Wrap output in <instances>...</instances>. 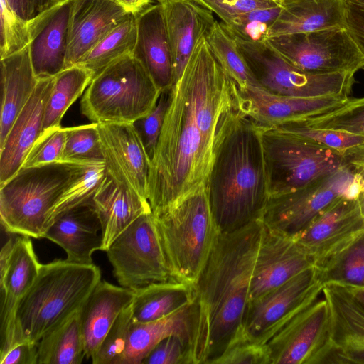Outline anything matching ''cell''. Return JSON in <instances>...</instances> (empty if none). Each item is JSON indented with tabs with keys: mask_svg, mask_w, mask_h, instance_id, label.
<instances>
[{
	"mask_svg": "<svg viewBox=\"0 0 364 364\" xmlns=\"http://www.w3.org/2000/svg\"><path fill=\"white\" fill-rule=\"evenodd\" d=\"M353 178L347 166L299 190L269 198L260 220L268 228L295 238L335 200L346 197Z\"/></svg>",
	"mask_w": 364,
	"mask_h": 364,
	"instance_id": "obj_13",
	"label": "cell"
},
{
	"mask_svg": "<svg viewBox=\"0 0 364 364\" xmlns=\"http://www.w3.org/2000/svg\"><path fill=\"white\" fill-rule=\"evenodd\" d=\"M269 198L306 186L347 166L343 153L274 128L262 127Z\"/></svg>",
	"mask_w": 364,
	"mask_h": 364,
	"instance_id": "obj_8",
	"label": "cell"
},
{
	"mask_svg": "<svg viewBox=\"0 0 364 364\" xmlns=\"http://www.w3.org/2000/svg\"><path fill=\"white\" fill-rule=\"evenodd\" d=\"M44 238L61 247L65 259L73 263L93 264L94 252L102 250L101 224L92 205L78 206L56 217Z\"/></svg>",
	"mask_w": 364,
	"mask_h": 364,
	"instance_id": "obj_26",
	"label": "cell"
},
{
	"mask_svg": "<svg viewBox=\"0 0 364 364\" xmlns=\"http://www.w3.org/2000/svg\"><path fill=\"white\" fill-rule=\"evenodd\" d=\"M281 9L279 5L252 10L223 23L236 38L248 42H262L268 38L269 28L279 16Z\"/></svg>",
	"mask_w": 364,
	"mask_h": 364,
	"instance_id": "obj_40",
	"label": "cell"
},
{
	"mask_svg": "<svg viewBox=\"0 0 364 364\" xmlns=\"http://www.w3.org/2000/svg\"><path fill=\"white\" fill-rule=\"evenodd\" d=\"M153 215L171 279L193 285L218 233L205 186Z\"/></svg>",
	"mask_w": 364,
	"mask_h": 364,
	"instance_id": "obj_5",
	"label": "cell"
},
{
	"mask_svg": "<svg viewBox=\"0 0 364 364\" xmlns=\"http://www.w3.org/2000/svg\"><path fill=\"white\" fill-rule=\"evenodd\" d=\"M92 78L89 70L77 65L65 68L55 75L45 109L42 133L60 126L65 113L84 93Z\"/></svg>",
	"mask_w": 364,
	"mask_h": 364,
	"instance_id": "obj_35",
	"label": "cell"
},
{
	"mask_svg": "<svg viewBox=\"0 0 364 364\" xmlns=\"http://www.w3.org/2000/svg\"><path fill=\"white\" fill-rule=\"evenodd\" d=\"M281 6L268 38L345 28V0H281Z\"/></svg>",
	"mask_w": 364,
	"mask_h": 364,
	"instance_id": "obj_29",
	"label": "cell"
},
{
	"mask_svg": "<svg viewBox=\"0 0 364 364\" xmlns=\"http://www.w3.org/2000/svg\"><path fill=\"white\" fill-rule=\"evenodd\" d=\"M136 18L137 36L132 55L161 91L169 89L174 85V70L162 4H150Z\"/></svg>",
	"mask_w": 364,
	"mask_h": 364,
	"instance_id": "obj_23",
	"label": "cell"
},
{
	"mask_svg": "<svg viewBox=\"0 0 364 364\" xmlns=\"http://www.w3.org/2000/svg\"><path fill=\"white\" fill-rule=\"evenodd\" d=\"M239 111L262 128H272L286 122L304 119L333 112L345 105L348 95L295 97L272 94L257 87L236 85Z\"/></svg>",
	"mask_w": 364,
	"mask_h": 364,
	"instance_id": "obj_17",
	"label": "cell"
},
{
	"mask_svg": "<svg viewBox=\"0 0 364 364\" xmlns=\"http://www.w3.org/2000/svg\"><path fill=\"white\" fill-rule=\"evenodd\" d=\"M85 357L79 311L38 343V364H80Z\"/></svg>",
	"mask_w": 364,
	"mask_h": 364,
	"instance_id": "obj_34",
	"label": "cell"
},
{
	"mask_svg": "<svg viewBox=\"0 0 364 364\" xmlns=\"http://www.w3.org/2000/svg\"><path fill=\"white\" fill-rule=\"evenodd\" d=\"M322 294L330 308L337 363L364 364V309L343 287L324 284Z\"/></svg>",
	"mask_w": 364,
	"mask_h": 364,
	"instance_id": "obj_25",
	"label": "cell"
},
{
	"mask_svg": "<svg viewBox=\"0 0 364 364\" xmlns=\"http://www.w3.org/2000/svg\"><path fill=\"white\" fill-rule=\"evenodd\" d=\"M344 27L364 53V0H345Z\"/></svg>",
	"mask_w": 364,
	"mask_h": 364,
	"instance_id": "obj_50",
	"label": "cell"
},
{
	"mask_svg": "<svg viewBox=\"0 0 364 364\" xmlns=\"http://www.w3.org/2000/svg\"><path fill=\"white\" fill-rule=\"evenodd\" d=\"M171 87L161 91L156 106L149 114L133 123L150 161L154 156L169 106Z\"/></svg>",
	"mask_w": 364,
	"mask_h": 364,
	"instance_id": "obj_46",
	"label": "cell"
},
{
	"mask_svg": "<svg viewBox=\"0 0 364 364\" xmlns=\"http://www.w3.org/2000/svg\"><path fill=\"white\" fill-rule=\"evenodd\" d=\"M272 128L316 144L335 149L343 154L364 144V135L341 130L309 127L301 119L286 122Z\"/></svg>",
	"mask_w": 364,
	"mask_h": 364,
	"instance_id": "obj_39",
	"label": "cell"
},
{
	"mask_svg": "<svg viewBox=\"0 0 364 364\" xmlns=\"http://www.w3.org/2000/svg\"><path fill=\"white\" fill-rule=\"evenodd\" d=\"M266 42L294 67L311 73H355L364 53L345 28L280 35Z\"/></svg>",
	"mask_w": 364,
	"mask_h": 364,
	"instance_id": "obj_11",
	"label": "cell"
},
{
	"mask_svg": "<svg viewBox=\"0 0 364 364\" xmlns=\"http://www.w3.org/2000/svg\"><path fill=\"white\" fill-rule=\"evenodd\" d=\"M161 92L141 62L129 54L93 77L80 110L93 123L133 124L152 111Z\"/></svg>",
	"mask_w": 364,
	"mask_h": 364,
	"instance_id": "obj_7",
	"label": "cell"
},
{
	"mask_svg": "<svg viewBox=\"0 0 364 364\" xmlns=\"http://www.w3.org/2000/svg\"><path fill=\"white\" fill-rule=\"evenodd\" d=\"M193 300L191 284L176 280L153 283L134 290L132 319L137 323L159 320L183 309Z\"/></svg>",
	"mask_w": 364,
	"mask_h": 364,
	"instance_id": "obj_32",
	"label": "cell"
},
{
	"mask_svg": "<svg viewBox=\"0 0 364 364\" xmlns=\"http://www.w3.org/2000/svg\"><path fill=\"white\" fill-rule=\"evenodd\" d=\"M73 1H60L28 21L30 57L38 79L65 69Z\"/></svg>",
	"mask_w": 364,
	"mask_h": 364,
	"instance_id": "obj_19",
	"label": "cell"
},
{
	"mask_svg": "<svg viewBox=\"0 0 364 364\" xmlns=\"http://www.w3.org/2000/svg\"><path fill=\"white\" fill-rule=\"evenodd\" d=\"M169 38L174 84L181 77L198 40L216 21L213 13L199 0H166L162 3Z\"/></svg>",
	"mask_w": 364,
	"mask_h": 364,
	"instance_id": "obj_24",
	"label": "cell"
},
{
	"mask_svg": "<svg viewBox=\"0 0 364 364\" xmlns=\"http://www.w3.org/2000/svg\"><path fill=\"white\" fill-rule=\"evenodd\" d=\"M201 133L192 72L186 65L171 95L149 176L152 213L205 186L213 160Z\"/></svg>",
	"mask_w": 364,
	"mask_h": 364,
	"instance_id": "obj_3",
	"label": "cell"
},
{
	"mask_svg": "<svg viewBox=\"0 0 364 364\" xmlns=\"http://www.w3.org/2000/svg\"><path fill=\"white\" fill-rule=\"evenodd\" d=\"M97 123L67 127L63 161L103 159Z\"/></svg>",
	"mask_w": 364,
	"mask_h": 364,
	"instance_id": "obj_43",
	"label": "cell"
},
{
	"mask_svg": "<svg viewBox=\"0 0 364 364\" xmlns=\"http://www.w3.org/2000/svg\"><path fill=\"white\" fill-rule=\"evenodd\" d=\"M105 175L106 166L103 159L85 161L78 175L49 211L48 228L60 214L78 206L92 205L93 196Z\"/></svg>",
	"mask_w": 364,
	"mask_h": 364,
	"instance_id": "obj_38",
	"label": "cell"
},
{
	"mask_svg": "<svg viewBox=\"0 0 364 364\" xmlns=\"http://www.w3.org/2000/svg\"><path fill=\"white\" fill-rule=\"evenodd\" d=\"M122 6L129 13L138 14L150 4L154 3L153 0H114Z\"/></svg>",
	"mask_w": 364,
	"mask_h": 364,
	"instance_id": "obj_54",
	"label": "cell"
},
{
	"mask_svg": "<svg viewBox=\"0 0 364 364\" xmlns=\"http://www.w3.org/2000/svg\"><path fill=\"white\" fill-rule=\"evenodd\" d=\"M137 36L136 15L130 14L77 63L94 76L112 63L132 54Z\"/></svg>",
	"mask_w": 364,
	"mask_h": 364,
	"instance_id": "obj_36",
	"label": "cell"
},
{
	"mask_svg": "<svg viewBox=\"0 0 364 364\" xmlns=\"http://www.w3.org/2000/svg\"><path fill=\"white\" fill-rule=\"evenodd\" d=\"M343 155L347 165L360 176L364 185V144L346 151ZM357 202L364 217V188L358 196Z\"/></svg>",
	"mask_w": 364,
	"mask_h": 364,
	"instance_id": "obj_53",
	"label": "cell"
},
{
	"mask_svg": "<svg viewBox=\"0 0 364 364\" xmlns=\"http://www.w3.org/2000/svg\"><path fill=\"white\" fill-rule=\"evenodd\" d=\"M67 127H57L43 132L28 153L21 168L63 161Z\"/></svg>",
	"mask_w": 364,
	"mask_h": 364,
	"instance_id": "obj_45",
	"label": "cell"
},
{
	"mask_svg": "<svg viewBox=\"0 0 364 364\" xmlns=\"http://www.w3.org/2000/svg\"><path fill=\"white\" fill-rule=\"evenodd\" d=\"M205 38L221 66L238 87L262 88L242 55L235 38L222 21H216Z\"/></svg>",
	"mask_w": 364,
	"mask_h": 364,
	"instance_id": "obj_37",
	"label": "cell"
},
{
	"mask_svg": "<svg viewBox=\"0 0 364 364\" xmlns=\"http://www.w3.org/2000/svg\"><path fill=\"white\" fill-rule=\"evenodd\" d=\"M205 189L218 233L259 219L267 203L262 127L239 109L218 139Z\"/></svg>",
	"mask_w": 364,
	"mask_h": 364,
	"instance_id": "obj_2",
	"label": "cell"
},
{
	"mask_svg": "<svg viewBox=\"0 0 364 364\" xmlns=\"http://www.w3.org/2000/svg\"><path fill=\"white\" fill-rule=\"evenodd\" d=\"M11 10L26 21L34 18L55 5L58 0H6Z\"/></svg>",
	"mask_w": 364,
	"mask_h": 364,
	"instance_id": "obj_52",
	"label": "cell"
},
{
	"mask_svg": "<svg viewBox=\"0 0 364 364\" xmlns=\"http://www.w3.org/2000/svg\"><path fill=\"white\" fill-rule=\"evenodd\" d=\"M363 229L364 217L357 200L342 196L331 203L295 239L316 263Z\"/></svg>",
	"mask_w": 364,
	"mask_h": 364,
	"instance_id": "obj_22",
	"label": "cell"
},
{
	"mask_svg": "<svg viewBox=\"0 0 364 364\" xmlns=\"http://www.w3.org/2000/svg\"><path fill=\"white\" fill-rule=\"evenodd\" d=\"M100 280V270L94 264L58 259L41 264L34 282L17 306L18 344L38 343L78 312Z\"/></svg>",
	"mask_w": 364,
	"mask_h": 364,
	"instance_id": "obj_4",
	"label": "cell"
},
{
	"mask_svg": "<svg viewBox=\"0 0 364 364\" xmlns=\"http://www.w3.org/2000/svg\"><path fill=\"white\" fill-rule=\"evenodd\" d=\"M263 225L252 270L249 301L262 296L315 265L314 259L294 237Z\"/></svg>",
	"mask_w": 364,
	"mask_h": 364,
	"instance_id": "obj_18",
	"label": "cell"
},
{
	"mask_svg": "<svg viewBox=\"0 0 364 364\" xmlns=\"http://www.w3.org/2000/svg\"><path fill=\"white\" fill-rule=\"evenodd\" d=\"M142 364H193L191 342L178 335H171L159 342Z\"/></svg>",
	"mask_w": 364,
	"mask_h": 364,
	"instance_id": "obj_47",
	"label": "cell"
},
{
	"mask_svg": "<svg viewBox=\"0 0 364 364\" xmlns=\"http://www.w3.org/2000/svg\"><path fill=\"white\" fill-rule=\"evenodd\" d=\"M54 77L39 79L33 95L0 146V186L21 168L28 153L41 136L45 109L53 89Z\"/></svg>",
	"mask_w": 364,
	"mask_h": 364,
	"instance_id": "obj_20",
	"label": "cell"
},
{
	"mask_svg": "<svg viewBox=\"0 0 364 364\" xmlns=\"http://www.w3.org/2000/svg\"><path fill=\"white\" fill-rule=\"evenodd\" d=\"M196 318V308L193 301L159 320L146 323L132 321L126 348L115 364H142L155 346L171 335L189 339L192 347Z\"/></svg>",
	"mask_w": 364,
	"mask_h": 364,
	"instance_id": "obj_31",
	"label": "cell"
},
{
	"mask_svg": "<svg viewBox=\"0 0 364 364\" xmlns=\"http://www.w3.org/2000/svg\"><path fill=\"white\" fill-rule=\"evenodd\" d=\"M82 161L21 168L0 186V219L11 234L44 237L49 211L80 173Z\"/></svg>",
	"mask_w": 364,
	"mask_h": 364,
	"instance_id": "obj_6",
	"label": "cell"
},
{
	"mask_svg": "<svg viewBox=\"0 0 364 364\" xmlns=\"http://www.w3.org/2000/svg\"><path fill=\"white\" fill-rule=\"evenodd\" d=\"M119 284L136 290L173 280L165 259L152 212L134 221L105 251Z\"/></svg>",
	"mask_w": 364,
	"mask_h": 364,
	"instance_id": "obj_12",
	"label": "cell"
},
{
	"mask_svg": "<svg viewBox=\"0 0 364 364\" xmlns=\"http://www.w3.org/2000/svg\"><path fill=\"white\" fill-rule=\"evenodd\" d=\"M58 1H62V0H58Z\"/></svg>",
	"mask_w": 364,
	"mask_h": 364,
	"instance_id": "obj_57",
	"label": "cell"
},
{
	"mask_svg": "<svg viewBox=\"0 0 364 364\" xmlns=\"http://www.w3.org/2000/svg\"><path fill=\"white\" fill-rule=\"evenodd\" d=\"M314 266L323 285L364 287V229L318 260Z\"/></svg>",
	"mask_w": 364,
	"mask_h": 364,
	"instance_id": "obj_33",
	"label": "cell"
},
{
	"mask_svg": "<svg viewBox=\"0 0 364 364\" xmlns=\"http://www.w3.org/2000/svg\"><path fill=\"white\" fill-rule=\"evenodd\" d=\"M263 226L259 218L233 232L218 233L193 284L197 315L193 364H215L240 333Z\"/></svg>",
	"mask_w": 364,
	"mask_h": 364,
	"instance_id": "obj_1",
	"label": "cell"
},
{
	"mask_svg": "<svg viewBox=\"0 0 364 364\" xmlns=\"http://www.w3.org/2000/svg\"><path fill=\"white\" fill-rule=\"evenodd\" d=\"M1 2L0 58L16 53L29 45L28 21L17 16L6 0Z\"/></svg>",
	"mask_w": 364,
	"mask_h": 364,
	"instance_id": "obj_44",
	"label": "cell"
},
{
	"mask_svg": "<svg viewBox=\"0 0 364 364\" xmlns=\"http://www.w3.org/2000/svg\"><path fill=\"white\" fill-rule=\"evenodd\" d=\"M224 23L252 10L281 5V0H199Z\"/></svg>",
	"mask_w": 364,
	"mask_h": 364,
	"instance_id": "obj_49",
	"label": "cell"
},
{
	"mask_svg": "<svg viewBox=\"0 0 364 364\" xmlns=\"http://www.w3.org/2000/svg\"><path fill=\"white\" fill-rule=\"evenodd\" d=\"M106 173L148 200L151 161L133 124L97 123Z\"/></svg>",
	"mask_w": 364,
	"mask_h": 364,
	"instance_id": "obj_16",
	"label": "cell"
},
{
	"mask_svg": "<svg viewBox=\"0 0 364 364\" xmlns=\"http://www.w3.org/2000/svg\"><path fill=\"white\" fill-rule=\"evenodd\" d=\"M265 345L270 364L337 363L327 300L317 299L284 319Z\"/></svg>",
	"mask_w": 364,
	"mask_h": 364,
	"instance_id": "obj_9",
	"label": "cell"
},
{
	"mask_svg": "<svg viewBox=\"0 0 364 364\" xmlns=\"http://www.w3.org/2000/svg\"><path fill=\"white\" fill-rule=\"evenodd\" d=\"M134 296V290L105 280H100L95 286L79 311L87 358L95 353L119 315L132 304Z\"/></svg>",
	"mask_w": 364,
	"mask_h": 364,
	"instance_id": "obj_27",
	"label": "cell"
},
{
	"mask_svg": "<svg viewBox=\"0 0 364 364\" xmlns=\"http://www.w3.org/2000/svg\"><path fill=\"white\" fill-rule=\"evenodd\" d=\"M41 264L30 237L14 234L0 252V358L18 344L16 312L34 282Z\"/></svg>",
	"mask_w": 364,
	"mask_h": 364,
	"instance_id": "obj_15",
	"label": "cell"
},
{
	"mask_svg": "<svg viewBox=\"0 0 364 364\" xmlns=\"http://www.w3.org/2000/svg\"><path fill=\"white\" fill-rule=\"evenodd\" d=\"M215 364H270L265 345L254 342L241 332Z\"/></svg>",
	"mask_w": 364,
	"mask_h": 364,
	"instance_id": "obj_48",
	"label": "cell"
},
{
	"mask_svg": "<svg viewBox=\"0 0 364 364\" xmlns=\"http://www.w3.org/2000/svg\"><path fill=\"white\" fill-rule=\"evenodd\" d=\"M235 38L257 80L272 94L305 98L349 96L355 82V74L351 73L316 74L301 70L284 60L266 41L248 42Z\"/></svg>",
	"mask_w": 364,
	"mask_h": 364,
	"instance_id": "obj_10",
	"label": "cell"
},
{
	"mask_svg": "<svg viewBox=\"0 0 364 364\" xmlns=\"http://www.w3.org/2000/svg\"><path fill=\"white\" fill-rule=\"evenodd\" d=\"M0 146L15 119L33 95L39 79L31 60L29 46L1 59Z\"/></svg>",
	"mask_w": 364,
	"mask_h": 364,
	"instance_id": "obj_30",
	"label": "cell"
},
{
	"mask_svg": "<svg viewBox=\"0 0 364 364\" xmlns=\"http://www.w3.org/2000/svg\"><path fill=\"white\" fill-rule=\"evenodd\" d=\"M130 14L114 0H74L65 68L77 64Z\"/></svg>",
	"mask_w": 364,
	"mask_h": 364,
	"instance_id": "obj_21",
	"label": "cell"
},
{
	"mask_svg": "<svg viewBox=\"0 0 364 364\" xmlns=\"http://www.w3.org/2000/svg\"><path fill=\"white\" fill-rule=\"evenodd\" d=\"M154 2H159V3H164V1H166V0H153Z\"/></svg>",
	"mask_w": 364,
	"mask_h": 364,
	"instance_id": "obj_56",
	"label": "cell"
},
{
	"mask_svg": "<svg viewBox=\"0 0 364 364\" xmlns=\"http://www.w3.org/2000/svg\"><path fill=\"white\" fill-rule=\"evenodd\" d=\"M132 321L131 304L119 315L98 349L91 357L93 364L116 363L126 348Z\"/></svg>",
	"mask_w": 364,
	"mask_h": 364,
	"instance_id": "obj_42",
	"label": "cell"
},
{
	"mask_svg": "<svg viewBox=\"0 0 364 364\" xmlns=\"http://www.w3.org/2000/svg\"><path fill=\"white\" fill-rule=\"evenodd\" d=\"M101 224L102 251L141 215L151 213L148 200L118 183L107 173L92 198Z\"/></svg>",
	"mask_w": 364,
	"mask_h": 364,
	"instance_id": "obj_28",
	"label": "cell"
},
{
	"mask_svg": "<svg viewBox=\"0 0 364 364\" xmlns=\"http://www.w3.org/2000/svg\"><path fill=\"white\" fill-rule=\"evenodd\" d=\"M301 120L309 127L364 135V97H350L345 105L333 112Z\"/></svg>",
	"mask_w": 364,
	"mask_h": 364,
	"instance_id": "obj_41",
	"label": "cell"
},
{
	"mask_svg": "<svg viewBox=\"0 0 364 364\" xmlns=\"http://www.w3.org/2000/svg\"><path fill=\"white\" fill-rule=\"evenodd\" d=\"M354 300L364 309V287L348 288L345 287Z\"/></svg>",
	"mask_w": 364,
	"mask_h": 364,
	"instance_id": "obj_55",
	"label": "cell"
},
{
	"mask_svg": "<svg viewBox=\"0 0 364 364\" xmlns=\"http://www.w3.org/2000/svg\"><path fill=\"white\" fill-rule=\"evenodd\" d=\"M0 364H38V343L17 344L0 358Z\"/></svg>",
	"mask_w": 364,
	"mask_h": 364,
	"instance_id": "obj_51",
	"label": "cell"
},
{
	"mask_svg": "<svg viewBox=\"0 0 364 364\" xmlns=\"http://www.w3.org/2000/svg\"><path fill=\"white\" fill-rule=\"evenodd\" d=\"M323 287L316 267L306 269L277 288L249 301L240 332L248 339L264 345L284 319L318 299Z\"/></svg>",
	"mask_w": 364,
	"mask_h": 364,
	"instance_id": "obj_14",
	"label": "cell"
}]
</instances>
